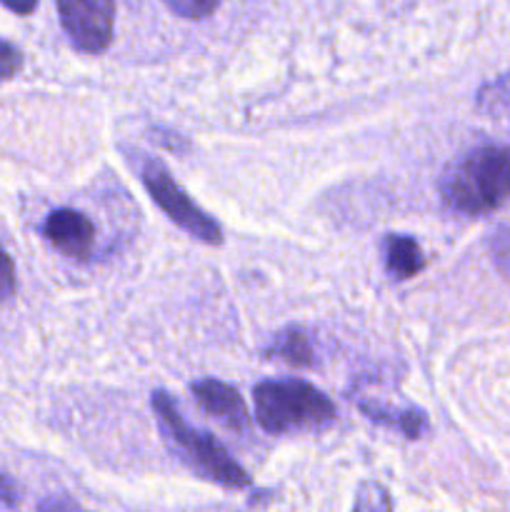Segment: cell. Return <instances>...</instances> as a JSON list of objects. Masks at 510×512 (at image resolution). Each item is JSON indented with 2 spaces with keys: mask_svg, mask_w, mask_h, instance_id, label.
<instances>
[{
  "mask_svg": "<svg viewBox=\"0 0 510 512\" xmlns=\"http://www.w3.org/2000/svg\"><path fill=\"white\" fill-rule=\"evenodd\" d=\"M195 403L205 410L208 415L218 418L220 423L228 425L230 430H245L250 425L248 405L240 398L238 390L233 385L223 383V380L205 378L190 385Z\"/></svg>",
  "mask_w": 510,
  "mask_h": 512,
  "instance_id": "cell-7",
  "label": "cell"
},
{
  "mask_svg": "<svg viewBox=\"0 0 510 512\" xmlns=\"http://www.w3.org/2000/svg\"><path fill=\"white\" fill-rule=\"evenodd\" d=\"M168 10L185 20H205L218 10L220 0H163Z\"/></svg>",
  "mask_w": 510,
  "mask_h": 512,
  "instance_id": "cell-12",
  "label": "cell"
},
{
  "mask_svg": "<svg viewBox=\"0 0 510 512\" xmlns=\"http://www.w3.org/2000/svg\"><path fill=\"white\" fill-rule=\"evenodd\" d=\"M490 253L498 273L510 280V228H498L490 235Z\"/></svg>",
  "mask_w": 510,
  "mask_h": 512,
  "instance_id": "cell-13",
  "label": "cell"
},
{
  "mask_svg": "<svg viewBox=\"0 0 510 512\" xmlns=\"http://www.w3.org/2000/svg\"><path fill=\"white\" fill-rule=\"evenodd\" d=\"M43 235L65 258H90L95 245V225L85 213L73 208H58L45 218Z\"/></svg>",
  "mask_w": 510,
  "mask_h": 512,
  "instance_id": "cell-6",
  "label": "cell"
},
{
  "mask_svg": "<svg viewBox=\"0 0 510 512\" xmlns=\"http://www.w3.org/2000/svg\"><path fill=\"white\" fill-rule=\"evenodd\" d=\"M40 512H83V508L70 498H48L40 503Z\"/></svg>",
  "mask_w": 510,
  "mask_h": 512,
  "instance_id": "cell-17",
  "label": "cell"
},
{
  "mask_svg": "<svg viewBox=\"0 0 510 512\" xmlns=\"http://www.w3.org/2000/svg\"><path fill=\"white\" fill-rule=\"evenodd\" d=\"M443 198L463 215H485L510 200V148L480 145L443 175Z\"/></svg>",
  "mask_w": 510,
  "mask_h": 512,
  "instance_id": "cell-2",
  "label": "cell"
},
{
  "mask_svg": "<svg viewBox=\"0 0 510 512\" xmlns=\"http://www.w3.org/2000/svg\"><path fill=\"white\" fill-rule=\"evenodd\" d=\"M360 410H363L370 420H375V423L388 425V428H398L408 440H420L425 435V430H428V415L420 408L393 410L378 403H360Z\"/></svg>",
  "mask_w": 510,
  "mask_h": 512,
  "instance_id": "cell-9",
  "label": "cell"
},
{
  "mask_svg": "<svg viewBox=\"0 0 510 512\" xmlns=\"http://www.w3.org/2000/svg\"><path fill=\"white\" fill-rule=\"evenodd\" d=\"M20 70H23V53H20V48L0 38V83L13 80Z\"/></svg>",
  "mask_w": 510,
  "mask_h": 512,
  "instance_id": "cell-14",
  "label": "cell"
},
{
  "mask_svg": "<svg viewBox=\"0 0 510 512\" xmlns=\"http://www.w3.org/2000/svg\"><path fill=\"white\" fill-rule=\"evenodd\" d=\"M255 420L270 435L328 428L338 418L333 400L305 380H263L253 388Z\"/></svg>",
  "mask_w": 510,
  "mask_h": 512,
  "instance_id": "cell-3",
  "label": "cell"
},
{
  "mask_svg": "<svg viewBox=\"0 0 510 512\" xmlns=\"http://www.w3.org/2000/svg\"><path fill=\"white\" fill-rule=\"evenodd\" d=\"M20 503V485L8 475H0V505L15 508Z\"/></svg>",
  "mask_w": 510,
  "mask_h": 512,
  "instance_id": "cell-16",
  "label": "cell"
},
{
  "mask_svg": "<svg viewBox=\"0 0 510 512\" xmlns=\"http://www.w3.org/2000/svg\"><path fill=\"white\" fill-rule=\"evenodd\" d=\"M138 175L143 188L148 190L150 200H153L178 228H183L190 238L208 245L223 243V228L218 225V220L210 218L203 208H198V205L190 200V195L175 183L170 170L165 168L160 160L140 155Z\"/></svg>",
  "mask_w": 510,
  "mask_h": 512,
  "instance_id": "cell-4",
  "label": "cell"
},
{
  "mask_svg": "<svg viewBox=\"0 0 510 512\" xmlns=\"http://www.w3.org/2000/svg\"><path fill=\"white\" fill-rule=\"evenodd\" d=\"M58 18L78 53L100 55L115 33V0H55Z\"/></svg>",
  "mask_w": 510,
  "mask_h": 512,
  "instance_id": "cell-5",
  "label": "cell"
},
{
  "mask_svg": "<svg viewBox=\"0 0 510 512\" xmlns=\"http://www.w3.org/2000/svg\"><path fill=\"white\" fill-rule=\"evenodd\" d=\"M150 405H153V413L158 418L165 445L173 450L180 463L188 465L200 478L223 485V488H248L250 475L240 468L238 460L230 458L228 450L213 435L188 425L173 395L165 393V390H155L150 395Z\"/></svg>",
  "mask_w": 510,
  "mask_h": 512,
  "instance_id": "cell-1",
  "label": "cell"
},
{
  "mask_svg": "<svg viewBox=\"0 0 510 512\" xmlns=\"http://www.w3.org/2000/svg\"><path fill=\"white\" fill-rule=\"evenodd\" d=\"M8 10H13L15 15H30L38 8V0H0Z\"/></svg>",
  "mask_w": 510,
  "mask_h": 512,
  "instance_id": "cell-18",
  "label": "cell"
},
{
  "mask_svg": "<svg viewBox=\"0 0 510 512\" xmlns=\"http://www.w3.org/2000/svg\"><path fill=\"white\" fill-rule=\"evenodd\" d=\"M83 512H85V510H83Z\"/></svg>",
  "mask_w": 510,
  "mask_h": 512,
  "instance_id": "cell-19",
  "label": "cell"
},
{
  "mask_svg": "<svg viewBox=\"0 0 510 512\" xmlns=\"http://www.w3.org/2000/svg\"><path fill=\"white\" fill-rule=\"evenodd\" d=\"M385 268L395 280H410L425 268L423 248L410 235H388L385 238Z\"/></svg>",
  "mask_w": 510,
  "mask_h": 512,
  "instance_id": "cell-8",
  "label": "cell"
},
{
  "mask_svg": "<svg viewBox=\"0 0 510 512\" xmlns=\"http://www.w3.org/2000/svg\"><path fill=\"white\" fill-rule=\"evenodd\" d=\"M268 358L285 360L295 368H310L315 363V350L303 328H288L275 335L273 345L268 348Z\"/></svg>",
  "mask_w": 510,
  "mask_h": 512,
  "instance_id": "cell-10",
  "label": "cell"
},
{
  "mask_svg": "<svg viewBox=\"0 0 510 512\" xmlns=\"http://www.w3.org/2000/svg\"><path fill=\"white\" fill-rule=\"evenodd\" d=\"M353 512H393V503H390V493L375 480H365L355 495Z\"/></svg>",
  "mask_w": 510,
  "mask_h": 512,
  "instance_id": "cell-11",
  "label": "cell"
},
{
  "mask_svg": "<svg viewBox=\"0 0 510 512\" xmlns=\"http://www.w3.org/2000/svg\"><path fill=\"white\" fill-rule=\"evenodd\" d=\"M15 290H18V280H15L13 258H10L8 250L0 245V303L13 298Z\"/></svg>",
  "mask_w": 510,
  "mask_h": 512,
  "instance_id": "cell-15",
  "label": "cell"
}]
</instances>
